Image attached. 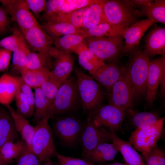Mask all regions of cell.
I'll return each instance as SVG.
<instances>
[{
  "mask_svg": "<svg viewBox=\"0 0 165 165\" xmlns=\"http://www.w3.org/2000/svg\"><path fill=\"white\" fill-rule=\"evenodd\" d=\"M127 74L135 92V98L145 96L150 61L141 48L131 51Z\"/></svg>",
  "mask_w": 165,
  "mask_h": 165,
  "instance_id": "cell-1",
  "label": "cell"
},
{
  "mask_svg": "<svg viewBox=\"0 0 165 165\" xmlns=\"http://www.w3.org/2000/svg\"><path fill=\"white\" fill-rule=\"evenodd\" d=\"M103 10L107 22L127 28L138 21L139 17L130 1L104 0Z\"/></svg>",
  "mask_w": 165,
  "mask_h": 165,
  "instance_id": "cell-2",
  "label": "cell"
},
{
  "mask_svg": "<svg viewBox=\"0 0 165 165\" xmlns=\"http://www.w3.org/2000/svg\"><path fill=\"white\" fill-rule=\"evenodd\" d=\"M80 100L76 78L72 77L67 79L60 86L50 105L46 116L50 118L73 111L78 106Z\"/></svg>",
  "mask_w": 165,
  "mask_h": 165,
  "instance_id": "cell-3",
  "label": "cell"
},
{
  "mask_svg": "<svg viewBox=\"0 0 165 165\" xmlns=\"http://www.w3.org/2000/svg\"><path fill=\"white\" fill-rule=\"evenodd\" d=\"M75 71L82 108L90 112L100 106L104 97L103 92L92 76L77 69Z\"/></svg>",
  "mask_w": 165,
  "mask_h": 165,
  "instance_id": "cell-4",
  "label": "cell"
},
{
  "mask_svg": "<svg viewBox=\"0 0 165 165\" xmlns=\"http://www.w3.org/2000/svg\"><path fill=\"white\" fill-rule=\"evenodd\" d=\"M50 118L45 116L37 123L32 141L31 151L41 164L55 156L57 152L48 122Z\"/></svg>",
  "mask_w": 165,
  "mask_h": 165,
  "instance_id": "cell-5",
  "label": "cell"
},
{
  "mask_svg": "<svg viewBox=\"0 0 165 165\" xmlns=\"http://www.w3.org/2000/svg\"><path fill=\"white\" fill-rule=\"evenodd\" d=\"M164 120L165 117L160 118L151 125L136 129L131 132L128 142L141 153L144 161L151 151L157 145Z\"/></svg>",
  "mask_w": 165,
  "mask_h": 165,
  "instance_id": "cell-6",
  "label": "cell"
},
{
  "mask_svg": "<svg viewBox=\"0 0 165 165\" xmlns=\"http://www.w3.org/2000/svg\"><path fill=\"white\" fill-rule=\"evenodd\" d=\"M84 39L88 49L102 61L115 62L123 52L125 42L123 36L91 37Z\"/></svg>",
  "mask_w": 165,
  "mask_h": 165,
  "instance_id": "cell-7",
  "label": "cell"
},
{
  "mask_svg": "<svg viewBox=\"0 0 165 165\" xmlns=\"http://www.w3.org/2000/svg\"><path fill=\"white\" fill-rule=\"evenodd\" d=\"M109 93L108 104L123 110L128 115L134 112L133 105L135 94L128 77L126 69L113 84Z\"/></svg>",
  "mask_w": 165,
  "mask_h": 165,
  "instance_id": "cell-8",
  "label": "cell"
},
{
  "mask_svg": "<svg viewBox=\"0 0 165 165\" xmlns=\"http://www.w3.org/2000/svg\"><path fill=\"white\" fill-rule=\"evenodd\" d=\"M127 116L123 110L108 104L100 106L90 112L89 117L97 125L105 128L111 133H116L122 128Z\"/></svg>",
  "mask_w": 165,
  "mask_h": 165,
  "instance_id": "cell-9",
  "label": "cell"
},
{
  "mask_svg": "<svg viewBox=\"0 0 165 165\" xmlns=\"http://www.w3.org/2000/svg\"><path fill=\"white\" fill-rule=\"evenodd\" d=\"M79 140L82 147V158L100 144L112 141L111 133L96 124L89 116Z\"/></svg>",
  "mask_w": 165,
  "mask_h": 165,
  "instance_id": "cell-10",
  "label": "cell"
},
{
  "mask_svg": "<svg viewBox=\"0 0 165 165\" xmlns=\"http://www.w3.org/2000/svg\"><path fill=\"white\" fill-rule=\"evenodd\" d=\"M13 21L17 23L23 33L28 29L39 26L36 19L28 8L25 0H0Z\"/></svg>",
  "mask_w": 165,
  "mask_h": 165,
  "instance_id": "cell-11",
  "label": "cell"
},
{
  "mask_svg": "<svg viewBox=\"0 0 165 165\" xmlns=\"http://www.w3.org/2000/svg\"><path fill=\"white\" fill-rule=\"evenodd\" d=\"M83 127L77 117L65 116L57 119L53 129L55 134L64 143L71 146L79 140Z\"/></svg>",
  "mask_w": 165,
  "mask_h": 165,
  "instance_id": "cell-12",
  "label": "cell"
},
{
  "mask_svg": "<svg viewBox=\"0 0 165 165\" xmlns=\"http://www.w3.org/2000/svg\"><path fill=\"white\" fill-rule=\"evenodd\" d=\"M49 54L54 61L49 77L63 83L72 72L74 60L70 53L54 46L50 49Z\"/></svg>",
  "mask_w": 165,
  "mask_h": 165,
  "instance_id": "cell-13",
  "label": "cell"
},
{
  "mask_svg": "<svg viewBox=\"0 0 165 165\" xmlns=\"http://www.w3.org/2000/svg\"><path fill=\"white\" fill-rule=\"evenodd\" d=\"M165 74V56L158 57L150 62L145 95L146 102L149 107L153 105L162 78Z\"/></svg>",
  "mask_w": 165,
  "mask_h": 165,
  "instance_id": "cell-14",
  "label": "cell"
},
{
  "mask_svg": "<svg viewBox=\"0 0 165 165\" xmlns=\"http://www.w3.org/2000/svg\"><path fill=\"white\" fill-rule=\"evenodd\" d=\"M23 34L32 51L50 56L49 52L52 46V39L45 32L40 25L33 27Z\"/></svg>",
  "mask_w": 165,
  "mask_h": 165,
  "instance_id": "cell-15",
  "label": "cell"
},
{
  "mask_svg": "<svg viewBox=\"0 0 165 165\" xmlns=\"http://www.w3.org/2000/svg\"><path fill=\"white\" fill-rule=\"evenodd\" d=\"M156 22L152 19L147 18L139 20L127 28L123 37L124 39V53H129L134 49L139 43L145 33Z\"/></svg>",
  "mask_w": 165,
  "mask_h": 165,
  "instance_id": "cell-16",
  "label": "cell"
},
{
  "mask_svg": "<svg viewBox=\"0 0 165 165\" xmlns=\"http://www.w3.org/2000/svg\"><path fill=\"white\" fill-rule=\"evenodd\" d=\"M144 53L149 57L158 55L165 56V28L155 26L148 32L145 39Z\"/></svg>",
  "mask_w": 165,
  "mask_h": 165,
  "instance_id": "cell-17",
  "label": "cell"
},
{
  "mask_svg": "<svg viewBox=\"0 0 165 165\" xmlns=\"http://www.w3.org/2000/svg\"><path fill=\"white\" fill-rule=\"evenodd\" d=\"M125 70L122 69L115 62L106 63L92 75L109 93L113 84L121 77Z\"/></svg>",
  "mask_w": 165,
  "mask_h": 165,
  "instance_id": "cell-18",
  "label": "cell"
},
{
  "mask_svg": "<svg viewBox=\"0 0 165 165\" xmlns=\"http://www.w3.org/2000/svg\"><path fill=\"white\" fill-rule=\"evenodd\" d=\"M127 28L106 22L86 29L78 28L79 35L84 38L91 37L123 36Z\"/></svg>",
  "mask_w": 165,
  "mask_h": 165,
  "instance_id": "cell-19",
  "label": "cell"
},
{
  "mask_svg": "<svg viewBox=\"0 0 165 165\" xmlns=\"http://www.w3.org/2000/svg\"><path fill=\"white\" fill-rule=\"evenodd\" d=\"M118 152L113 143L104 142L98 145L82 159L94 164L103 163L113 160Z\"/></svg>",
  "mask_w": 165,
  "mask_h": 165,
  "instance_id": "cell-20",
  "label": "cell"
},
{
  "mask_svg": "<svg viewBox=\"0 0 165 165\" xmlns=\"http://www.w3.org/2000/svg\"><path fill=\"white\" fill-rule=\"evenodd\" d=\"M111 137L112 141L121 154L126 164L128 165H146L142 156L128 142L121 139L115 133H111Z\"/></svg>",
  "mask_w": 165,
  "mask_h": 165,
  "instance_id": "cell-21",
  "label": "cell"
},
{
  "mask_svg": "<svg viewBox=\"0 0 165 165\" xmlns=\"http://www.w3.org/2000/svg\"><path fill=\"white\" fill-rule=\"evenodd\" d=\"M13 120L16 128L22 139L31 150L35 127L31 126L24 116L18 113L9 104L6 105Z\"/></svg>",
  "mask_w": 165,
  "mask_h": 165,
  "instance_id": "cell-22",
  "label": "cell"
},
{
  "mask_svg": "<svg viewBox=\"0 0 165 165\" xmlns=\"http://www.w3.org/2000/svg\"><path fill=\"white\" fill-rule=\"evenodd\" d=\"M52 39L54 47L70 53H74L77 54L86 45L85 39L79 35H68Z\"/></svg>",
  "mask_w": 165,
  "mask_h": 165,
  "instance_id": "cell-23",
  "label": "cell"
},
{
  "mask_svg": "<svg viewBox=\"0 0 165 165\" xmlns=\"http://www.w3.org/2000/svg\"><path fill=\"white\" fill-rule=\"evenodd\" d=\"M104 1V0H96L95 2L89 6L82 25L79 28L88 29L98 24L107 22L103 10Z\"/></svg>",
  "mask_w": 165,
  "mask_h": 165,
  "instance_id": "cell-24",
  "label": "cell"
},
{
  "mask_svg": "<svg viewBox=\"0 0 165 165\" xmlns=\"http://www.w3.org/2000/svg\"><path fill=\"white\" fill-rule=\"evenodd\" d=\"M18 89L15 77L4 74L0 77V103L5 106L12 101Z\"/></svg>",
  "mask_w": 165,
  "mask_h": 165,
  "instance_id": "cell-25",
  "label": "cell"
},
{
  "mask_svg": "<svg viewBox=\"0 0 165 165\" xmlns=\"http://www.w3.org/2000/svg\"><path fill=\"white\" fill-rule=\"evenodd\" d=\"M40 26L45 32L51 38H58L71 34L79 35V28L67 23L42 22Z\"/></svg>",
  "mask_w": 165,
  "mask_h": 165,
  "instance_id": "cell-26",
  "label": "cell"
},
{
  "mask_svg": "<svg viewBox=\"0 0 165 165\" xmlns=\"http://www.w3.org/2000/svg\"><path fill=\"white\" fill-rule=\"evenodd\" d=\"M139 16H145L153 20L156 23L165 24V1L156 0L149 3L141 10H137Z\"/></svg>",
  "mask_w": 165,
  "mask_h": 165,
  "instance_id": "cell-27",
  "label": "cell"
},
{
  "mask_svg": "<svg viewBox=\"0 0 165 165\" xmlns=\"http://www.w3.org/2000/svg\"><path fill=\"white\" fill-rule=\"evenodd\" d=\"M89 6L67 13H57L45 22L64 23L80 28L82 24L84 18Z\"/></svg>",
  "mask_w": 165,
  "mask_h": 165,
  "instance_id": "cell-28",
  "label": "cell"
},
{
  "mask_svg": "<svg viewBox=\"0 0 165 165\" xmlns=\"http://www.w3.org/2000/svg\"><path fill=\"white\" fill-rule=\"evenodd\" d=\"M77 54L78 55L79 64L91 75L105 64L99 59L88 49L86 44Z\"/></svg>",
  "mask_w": 165,
  "mask_h": 165,
  "instance_id": "cell-29",
  "label": "cell"
},
{
  "mask_svg": "<svg viewBox=\"0 0 165 165\" xmlns=\"http://www.w3.org/2000/svg\"><path fill=\"white\" fill-rule=\"evenodd\" d=\"M50 71L47 69H29L25 68L22 72L23 80L31 88L39 87L49 78Z\"/></svg>",
  "mask_w": 165,
  "mask_h": 165,
  "instance_id": "cell-30",
  "label": "cell"
},
{
  "mask_svg": "<svg viewBox=\"0 0 165 165\" xmlns=\"http://www.w3.org/2000/svg\"><path fill=\"white\" fill-rule=\"evenodd\" d=\"M17 132L12 118L6 113H0V148L7 142H14Z\"/></svg>",
  "mask_w": 165,
  "mask_h": 165,
  "instance_id": "cell-31",
  "label": "cell"
},
{
  "mask_svg": "<svg viewBox=\"0 0 165 165\" xmlns=\"http://www.w3.org/2000/svg\"><path fill=\"white\" fill-rule=\"evenodd\" d=\"M52 60L50 56H46L36 52L30 51L26 56L25 68L47 69L51 71L52 68Z\"/></svg>",
  "mask_w": 165,
  "mask_h": 165,
  "instance_id": "cell-32",
  "label": "cell"
},
{
  "mask_svg": "<svg viewBox=\"0 0 165 165\" xmlns=\"http://www.w3.org/2000/svg\"><path fill=\"white\" fill-rule=\"evenodd\" d=\"M27 145L23 141L16 142H7L0 148V157L5 161L11 163L13 162V159L17 158L21 154Z\"/></svg>",
  "mask_w": 165,
  "mask_h": 165,
  "instance_id": "cell-33",
  "label": "cell"
},
{
  "mask_svg": "<svg viewBox=\"0 0 165 165\" xmlns=\"http://www.w3.org/2000/svg\"><path fill=\"white\" fill-rule=\"evenodd\" d=\"M12 31V35L0 40V46L14 52L18 51L27 43L21 31L16 28H13Z\"/></svg>",
  "mask_w": 165,
  "mask_h": 165,
  "instance_id": "cell-34",
  "label": "cell"
},
{
  "mask_svg": "<svg viewBox=\"0 0 165 165\" xmlns=\"http://www.w3.org/2000/svg\"><path fill=\"white\" fill-rule=\"evenodd\" d=\"M34 92L35 111L34 119L37 123L46 116L50 103L40 87L35 88Z\"/></svg>",
  "mask_w": 165,
  "mask_h": 165,
  "instance_id": "cell-35",
  "label": "cell"
},
{
  "mask_svg": "<svg viewBox=\"0 0 165 165\" xmlns=\"http://www.w3.org/2000/svg\"><path fill=\"white\" fill-rule=\"evenodd\" d=\"M132 125L135 128H142L155 123L160 119L157 115L149 112H135L129 115Z\"/></svg>",
  "mask_w": 165,
  "mask_h": 165,
  "instance_id": "cell-36",
  "label": "cell"
},
{
  "mask_svg": "<svg viewBox=\"0 0 165 165\" xmlns=\"http://www.w3.org/2000/svg\"><path fill=\"white\" fill-rule=\"evenodd\" d=\"M31 51L27 44L18 51L13 52L12 69L15 74H21L25 68V59L27 54Z\"/></svg>",
  "mask_w": 165,
  "mask_h": 165,
  "instance_id": "cell-37",
  "label": "cell"
},
{
  "mask_svg": "<svg viewBox=\"0 0 165 165\" xmlns=\"http://www.w3.org/2000/svg\"><path fill=\"white\" fill-rule=\"evenodd\" d=\"M15 98L17 108L16 111L18 113L25 117L34 115V112L32 110L27 97L18 87Z\"/></svg>",
  "mask_w": 165,
  "mask_h": 165,
  "instance_id": "cell-38",
  "label": "cell"
},
{
  "mask_svg": "<svg viewBox=\"0 0 165 165\" xmlns=\"http://www.w3.org/2000/svg\"><path fill=\"white\" fill-rule=\"evenodd\" d=\"M63 84L49 77L39 87L42 92L49 100L50 105L53 101L59 89Z\"/></svg>",
  "mask_w": 165,
  "mask_h": 165,
  "instance_id": "cell-39",
  "label": "cell"
},
{
  "mask_svg": "<svg viewBox=\"0 0 165 165\" xmlns=\"http://www.w3.org/2000/svg\"><path fill=\"white\" fill-rule=\"evenodd\" d=\"M96 1V0H64L56 14L72 12L88 7Z\"/></svg>",
  "mask_w": 165,
  "mask_h": 165,
  "instance_id": "cell-40",
  "label": "cell"
},
{
  "mask_svg": "<svg viewBox=\"0 0 165 165\" xmlns=\"http://www.w3.org/2000/svg\"><path fill=\"white\" fill-rule=\"evenodd\" d=\"M145 162L146 165H165L164 150L156 145L151 151Z\"/></svg>",
  "mask_w": 165,
  "mask_h": 165,
  "instance_id": "cell-41",
  "label": "cell"
},
{
  "mask_svg": "<svg viewBox=\"0 0 165 165\" xmlns=\"http://www.w3.org/2000/svg\"><path fill=\"white\" fill-rule=\"evenodd\" d=\"M35 155L27 145L21 154L17 158L16 165H41Z\"/></svg>",
  "mask_w": 165,
  "mask_h": 165,
  "instance_id": "cell-42",
  "label": "cell"
},
{
  "mask_svg": "<svg viewBox=\"0 0 165 165\" xmlns=\"http://www.w3.org/2000/svg\"><path fill=\"white\" fill-rule=\"evenodd\" d=\"M64 0H48L46 1V4L44 13L41 16L43 22L56 14Z\"/></svg>",
  "mask_w": 165,
  "mask_h": 165,
  "instance_id": "cell-43",
  "label": "cell"
},
{
  "mask_svg": "<svg viewBox=\"0 0 165 165\" xmlns=\"http://www.w3.org/2000/svg\"><path fill=\"white\" fill-rule=\"evenodd\" d=\"M27 6L36 19L40 18L41 13L45 9L46 1L45 0H25Z\"/></svg>",
  "mask_w": 165,
  "mask_h": 165,
  "instance_id": "cell-44",
  "label": "cell"
},
{
  "mask_svg": "<svg viewBox=\"0 0 165 165\" xmlns=\"http://www.w3.org/2000/svg\"><path fill=\"white\" fill-rule=\"evenodd\" d=\"M15 77L17 82L18 88L26 96L32 110L34 112L35 97L31 88L23 80L21 76H17Z\"/></svg>",
  "mask_w": 165,
  "mask_h": 165,
  "instance_id": "cell-45",
  "label": "cell"
},
{
  "mask_svg": "<svg viewBox=\"0 0 165 165\" xmlns=\"http://www.w3.org/2000/svg\"><path fill=\"white\" fill-rule=\"evenodd\" d=\"M60 165H88L91 163L79 158L67 156L58 153L55 154Z\"/></svg>",
  "mask_w": 165,
  "mask_h": 165,
  "instance_id": "cell-46",
  "label": "cell"
},
{
  "mask_svg": "<svg viewBox=\"0 0 165 165\" xmlns=\"http://www.w3.org/2000/svg\"><path fill=\"white\" fill-rule=\"evenodd\" d=\"M12 52L0 46V73L6 71L9 65Z\"/></svg>",
  "mask_w": 165,
  "mask_h": 165,
  "instance_id": "cell-47",
  "label": "cell"
},
{
  "mask_svg": "<svg viewBox=\"0 0 165 165\" xmlns=\"http://www.w3.org/2000/svg\"><path fill=\"white\" fill-rule=\"evenodd\" d=\"M7 12L2 7H0V33L4 32L9 26V20Z\"/></svg>",
  "mask_w": 165,
  "mask_h": 165,
  "instance_id": "cell-48",
  "label": "cell"
},
{
  "mask_svg": "<svg viewBox=\"0 0 165 165\" xmlns=\"http://www.w3.org/2000/svg\"><path fill=\"white\" fill-rule=\"evenodd\" d=\"M134 6H136L143 8L153 0H132L130 1Z\"/></svg>",
  "mask_w": 165,
  "mask_h": 165,
  "instance_id": "cell-49",
  "label": "cell"
},
{
  "mask_svg": "<svg viewBox=\"0 0 165 165\" xmlns=\"http://www.w3.org/2000/svg\"><path fill=\"white\" fill-rule=\"evenodd\" d=\"M10 163L5 161L0 157V165H8Z\"/></svg>",
  "mask_w": 165,
  "mask_h": 165,
  "instance_id": "cell-50",
  "label": "cell"
},
{
  "mask_svg": "<svg viewBox=\"0 0 165 165\" xmlns=\"http://www.w3.org/2000/svg\"><path fill=\"white\" fill-rule=\"evenodd\" d=\"M42 165H54V164L50 159L43 163Z\"/></svg>",
  "mask_w": 165,
  "mask_h": 165,
  "instance_id": "cell-51",
  "label": "cell"
},
{
  "mask_svg": "<svg viewBox=\"0 0 165 165\" xmlns=\"http://www.w3.org/2000/svg\"><path fill=\"white\" fill-rule=\"evenodd\" d=\"M99 165H128L125 163H119L118 162H115L113 163H112L111 164H105V165H102V164H99Z\"/></svg>",
  "mask_w": 165,
  "mask_h": 165,
  "instance_id": "cell-52",
  "label": "cell"
},
{
  "mask_svg": "<svg viewBox=\"0 0 165 165\" xmlns=\"http://www.w3.org/2000/svg\"><path fill=\"white\" fill-rule=\"evenodd\" d=\"M88 165H96V164H94L91 163Z\"/></svg>",
  "mask_w": 165,
  "mask_h": 165,
  "instance_id": "cell-53",
  "label": "cell"
}]
</instances>
